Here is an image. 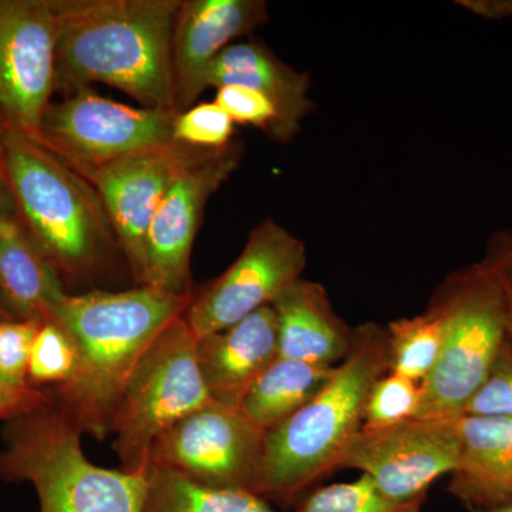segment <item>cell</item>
I'll return each instance as SVG.
<instances>
[{"mask_svg":"<svg viewBox=\"0 0 512 512\" xmlns=\"http://www.w3.org/2000/svg\"><path fill=\"white\" fill-rule=\"evenodd\" d=\"M389 373L423 384L439 363L444 325L440 312L429 306L413 318L393 320L386 326Z\"/></svg>","mask_w":512,"mask_h":512,"instance_id":"cell-23","label":"cell"},{"mask_svg":"<svg viewBox=\"0 0 512 512\" xmlns=\"http://www.w3.org/2000/svg\"><path fill=\"white\" fill-rule=\"evenodd\" d=\"M457 419H409L383 429H362L342 467L362 471L396 503H423L434 481L457 470Z\"/></svg>","mask_w":512,"mask_h":512,"instance_id":"cell-13","label":"cell"},{"mask_svg":"<svg viewBox=\"0 0 512 512\" xmlns=\"http://www.w3.org/2000/svg\"><path fill=\"white\" fill-rule=\"evenodd\" d=\"M336 367L278 357L252 384L239 410L268 433L322 392Z\"/></svg>","mask_w":512,"mask_h":512,"instance_id":"cell-21","label":"cell"},{"mask_svg":"<svg viewBox=\"0 0 512 512\" xmlns=\"http://www.w3.org/2000/svg\"><path fill=\"white\" fill-rule=\"evenodd\" d=\"M278 319V357L338 366L352 349L353 329L330 303L325 286L298 279L272 303Z\"/></svg>","mask_w":512,"mask_h":512,"instance_id":"cell-19","label":"cell"},{"mask_svg":"<svg viewBox=\"0 0 512 512\" xmlns=\"http://www.w3.org/2000/svg\"><path fill=\"white\" fill-rule=\"evenodd\" d=\"M423 503L402 504L380 493L372 478L319 488L295 512H420Z\"/></svg>","mask_w":512,"mask_h":512,"instance_id":"cell-25","label":"cell"},{"mask_svg":"<svg viewBox=\"0 0 512 512\" xmlns=\"http://www.w3.org/2000/svg\"><path fill=\"white\" fill-rule=\"evenodd\" d=\"M387 372L386 328L376 323L357 326L348 357L325 389L266 433L254 494L291 501L342 467L362 431L370 389Z\"/></svg>","mask_w":512,"mask_h":512,"instance_id":"cell-3","label":"cell"},{"mask_svg":"<svg viewBox=\"0 0 512 512\" xmlns=\"http://www.w3.org/2000/svg\"><path fill=\"white\" fill-rule=\"evenodd\" d=\"M201 376L197 338L184 315L168 323L128 377L111 424L126 473H146L154 443L178 421L211 402Z\"/></svg>","mask_w":512,"mask_h":512,"instance_id":"cell-7","label":"cell"},{"mask_svg":"<svg viewBox=\"0 0 512 512\" xmlns=\"http://www.w3.org/2000/svg\"><path fill=\"white\" fill-rule=\"evenodd\" d=\"M198 366L214 402L238 407L252 384L278 359V319L264 306L237 325L197 339Z\"/></svg>","mask_w":512,"mask_h":512,"instance_id":"cell-16","label":"cell"},{"mask_svg":"<svg viewBox=\"0 0 512 512\" xmlns=\"http://www.w3.org/2000/svg\"><path fill=\"white\" fill-rule=\"evenodd\" d=\"M144 512H278L247 490L207 487L161 466H148Z\"/></svg>","mask_w":512,"mask_h":512,"instance_id":"cell-22","label":"cell"},{"mask_svg":"<svg viewBox=\"0 0 512 512\" xmlns=\"http://www.w3.org/2000/svg\"><path fill=\"white\" fill-rule=\"evenodd\" d=\"M181 2L53 0L55 93L69 96L103 83L144 109L177 111L173 36Z\"/></svg>","mask_w":512,"mask_h":512,"instance_id":"cell-1","label":"cell"},{"mask_svg":"<svg viewBox=\"0 0 512 512\" xmlns=\"http://www.w3.org/2000/svg\"><path fill=\"white\" fill-rule=\"evenodd\" d=\"M82 434L55 399L6 421L0 478L32 484L40 512H144L147 471L90 463Z\"/></svg>","mask_w":512,"mask_h":512,"instance_id":"cell-5","label":"cell"},{"mask_svg":"<svg viewBox=\"0 0 512 512\" xmlns=\"http://www.w3.org/2000/svg\"><path fill=\"white\" fill-rule=\"evenodd\" d=\"M79 369V350L73 336L50 320L37 329L30 348L28 384L36 389H57L72 382Z\"/></svg>","mask_w":512,"mask_h":512,"instance_id":"cell-24","label":"cell"},{"mask_svg":"<svg viewBox=\"0 0 512 512\" xmlns=\"http://www.w3.org/2000/svg\"><path fill=\"white\" fill-rule=\"evenodd\" d=\"M457 5L483 19L512 18V0H458Z\"/></svg>","mask_w":512,"mask_h":512,"instance_id":"cell-33","label":"cell"},{"mask_svg":"<svg viewBox=\"0 0 512 512\" xmlns=\"http://www.w3.org/2000/svg\"><path fill=\"white\" fill-rule=\"evenodd\" d=\"M510 292V291H508ZM508 330H510V335L512 336V293L510 292V326H508Z\"/></svg>","mask_w":512,"mask_h":512,"instance_id":"cell-38","label":"cell"},{"mask_svg":"<svg viewBox=\"0 0 512 512\" xmlns=\"http://www.w3.org/2000/svg\"><path fill=\"white\" fill-rule=\"evenodd\" d=\"M5 319H15L12 316V313L9 312V309L6 308L5 303H3L2 298H0V320Z\"/></svg>","mask_w":512,"mask_h":512,"instance_id":"cell-37","label":"cell"},{"mask_svg":"<svg viewBox=\"0 0 512 512\" xmlns=\"http://www.w3.org/2000/svg\"><path fill=\"white\" fill-rule=\"evenodd\" d=\"M468 416L512 417V336H508L495 356L483 384L467 403Z\"/></svg>","mask_w":512,"mask_h":512,"instance_id":"cell-28","label":"cell"},{"mask_svg":"<svg viewBox=\"0 0 512 512\" xmlns=\"http://www.w3.org/2000/svg\"><path fill=\"white\" fill-rule=\"evenodd\" d=\"M3 178L16 215L60 278H86L116 241L86 178L25 134L9 131Z\"/></svg>","mask_w":512,"mask_h":512,"instance_id":"cell-4","label":"cell"},{"mask_svg":"<svg viewBox=\"0 0 512 512\" xmlns=\"http://www.w3.org/2000/svg\"><path fill=\"white\" fill-rule=\"evenodd\" d=\"M306 245L274 220L259 222L227 271L192 296L184 318L195 338L214 335L275 299L302 278Z\"/></svg>","mask_w":512,"mask_h":512,"instance_id":"cell-9","label":"cell"},{"mask_svg":"<svg viewBox=\"0 0 512 512\" xmlns=\"http://www.w3.org/2000/svg\"><path fill=\"white\" fill-rule=\"evenodd\" d=\"M192 150L174 143L161 150L77 171L99 194L114 238L138 285H144L146 276L148 228L171 181Z\"/></svg>","mask_w":512,"mask_h":512,"instance_id":"cell-14","label":"cell"},{"mask_svg":"<svg viewBox=\"0 0 512 512\" xmlns=\"http://www.w3.org/2000/svg\"><path fill=\"white\" fill-rule=\"evenodd\" d=\"M241 157L239 141L218 150H192L171 181L148 228L144 285L177 295L192 293V245L205 207L235 173Z\"/></svg>","mask_w":512,"mask_h":512,"instance_id":"cell-11","label":"cell"},{"mask_svg":"<svg viewBox=\"0 0 512 512\" xmlns=\"http://www.w3.org/2000/svg\"><path fill=\"white\" fill-rule=\"evenodd\" d=\"M265 436L239 407L211 400L154 443L150 466L171 468L207 487L254 493Z\"/></svg>","mask_w":512,"mask_h":512,"instance_id":"cell-10","label":"cell"},{"mask_svg":"<svg viewBox=\"0 0 512 512\" xmlns=\"http://www.w3.org/2000/svg\"><path fill=\"white\" fill-rule=\"evenodd\" d=\"M192 296L150 285L67 293L52 320L73 336L79 369L72 382L49 392L83 434L110 436L128 377L161 330L187 312Z\"/></svg>","mask_w":512,"mask_h":512,"instance_id":"cell-2","label":"cell"},{"mask_svg":"<svg viewBox=\"0 0 512 512\" xmlns=\"http://www.w3.org/2000/svg\"><path fill=\"white\" fill-rule=\"evenodd\" d=\"M62 278L36 247L18 215L0 218V298L13 318L50 322L66 298Z\"/></svg>","mask_w":512,"mask_h":512,"instance_id":"cell-20","label":"cell"},{"mask_svg":"<svg viewBox=\"0 0 512 512\" xmlns=\"http://www.w3.org/2000/svg\"><path fill=\"white\" fill-rule=\"evenodd\" d=\"M474 512H512V501H510V503L498 505V507L490 508V510H481Z\"/></svg>","mask_w":512,"mask_h":512,"instance_id":"cell-36","label":"cell"},{"mask_svg":"<svg viewBox=\"0 0 512 512\" xmlns=\"http://www.w3.org/2000/svg\"><path fill=\"white\" fill-rule=\"evenodd\" d=\"M268 20L265 0H183L175 20L173 73L175 109L194 106L207 90V74L239 37Z\"/></svg>","mask_w":512,"mask_h":512,"instance_id":"cell-15","label":"cell"},{"mask_svg":"<svg viewBox=\"0 0 512 512\" xmlns=\"http://www.w3.org/2000/svg\"><path fill=\"white\" fill-rule=\"evenodd\" d=\"M177 114L127 106L89 87L52 101L33 138L73 170H89L171 146Z\"/></svg>","mask_w":512,"mask_h":512,"instance_id":"cell-8","label":"cell"},{"mask_svg":"<svg viewBox=\"0 0 512 512\" xmlns=\"http://www.w3.org/2000/svg\"><path fill=\"white\" fill-rule=\"evenodd\" d=\"M53 0H0V113L9 130L36 137L55 94Z\"/></svg>","mask_w":512,"mask_h":512,"instance_id":"cell-12","label":"cell"},{"mask_svg":"<svg viewBox=\"0 0 512 512\" xmlns=\"http://www.w3.org/2000/svg\"><path fill=\"white\" fill-rule=\"evenodd\" d=\"M430 305L443 319V349L436 369L421 384L414 419L453 420L463 416L508 336L510 292L480 262L448 276Z\"/></svg>","mask_w":512,"mask_h":512,"instance_id":"cell-6","label":"cell"},{"mask_svg":"<svg viewBox=\"0 0 512 512\" xmlns=\"http://www.w3.org/2000/svg\"><path fill=\"white\" fill-rule=\"evenodd\" d=\"M234 126L231 117L215 101L194 104L175 117L173 140L200 150H218L232 143Z\"/></svg>","mask_w":512,"mask_h":512,"instance_id":"cell-27","label":"cell"},{"mask_svg":"<svg viewBox=\"0 0 512 512\" xmlns=\"http://www.w3.org/2000/svg\"><path fill=\"white\" fill-rule=\"evenodd\" d=\"M222 86L249 87L271 100L278 111L281 144L289 143L301 130L302 120L315 110L309 74L293 69L261 40L232 43L215 59L207 89Z\"/></svg>","mask_w":512,"mask_h":512,"instance_id":"cell-17","label":"cell"},{"mask_svg":"<svg viewBox=\"0 0 512 512\" xmlns=\"http://www.w3.org/2000/svg\"><path fill=\"white\" fill-rule=\"evenodd\" d=\"M420 399V383L396 373H384L373 383L367 396L362 429H383L414 419Z\"/></svg>","mask_w":512,"mask_h":512,"instance_id":"cell-26","label":"cell"},{"mask_svg":"<svg viewBox=\"0 0 512 512\" xmlns=\"http://www.w3.org/2000/svg\"><path fill=\"white\" fill-rule=\"evenodd\" d=\"M15 211V202H13L8 184H6L3 175H0V218Z\"/></svg>","mask_w":512,"mask_h":512,"instance_id":"cell-34","label":"cell"},{"mask_svg":"<svg viewBox=\"0 0 512 512\" xmlns=\"http://www.w3.org/2000/svg\"><path fill=\"white\" fill-rule=\"evenodd\" d=\"M40 325L29 320H0V379L16 386H29L30 348Z\"/></svg>","mask_w":512,"mask_h":512,"instance_id":"cell-30","label":"cell"},{"mask_svg":"<svg viewBox=\"0 0 512 512\" xmlns=\"http://www.w3.org/2000/svg\"><path fill=\"white\" fill-rule=\"evenodd\" d=\"M52 400V393L47 389L16 386V384L0 379V420L15 419V417L45 406Z\"/></svg>","mask_w":512,"mask_h":512,"instance_id":"cell-31","label":"cell"},{"mask_svg":"<svg viewBox=\"0 0 512 512\" xmlns=\"http://www.w3.org/2000/svg\"><path fill=\"white\" fill-rule=\"evenodd\" d=\"M460 458L448 491L468 511L490 510L512 501V417L457 419Z\"/></svg>","mask_w":512,"mask_h":512,"instance_id":"cell-18","label":"cell"},{"mask_svg":"<svg viewBox=\"0 0 512 512\" xmlns=\"http://www.w3.org/2000/svg\"><path fill=\"white\" fill-rule=\"evenodd\" d=\"M214 101L235 124L259 128L278 143V111L264 94L244 86H222Z\"/></svg>","mask_w":512,"mask_h":512,"instance_id":"cell-29","label":"cell"},{"mask_svg":"<svg viewBox=\"0 0 512 512\" xmlns=\"http://www.w3.org/2000/svg\"><path fill=\"white\" fill-rule=\"evenodd\" d=\"M481 262L487 265L512 293V228L494 239L487 256Z\"/></svg>","mask_w":512,"mask_h":512,"instance_id":"cell-32","label":"cell"},{"mask_svg":"<svg viewBox=\"0 0 512 512\" xmlns=\"http://www.w3.org/2000/svg\"><path fill=\"white\" fill-rule=\"evenodd\" d=\"M9 127L0 113V175H3V164H5L6 157V141H8Z\"/></svg>","mask_w":512,"mask_h":512,"instance_id":"cell-35","label":"cell"}]
</instances>
